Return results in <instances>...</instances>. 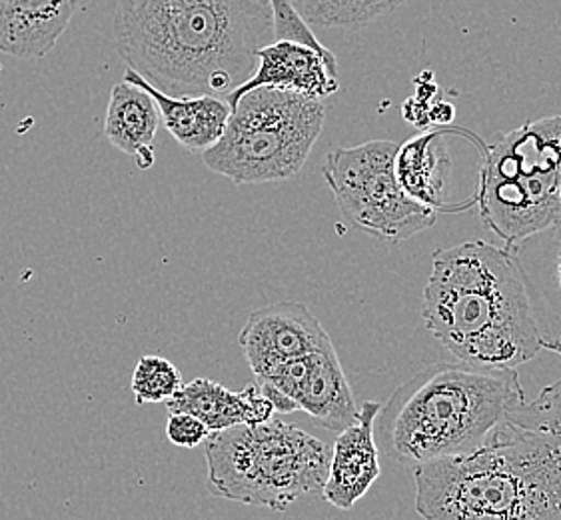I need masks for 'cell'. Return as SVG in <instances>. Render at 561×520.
Wrapping results in <instances>:
<instances>
[{"label":"cell","instance_id":"obj_24","mask_svg":"<svg viewBox=\"0 0 561 520\" xmlns=\"http://www.w3.org/2000/svg\"><path fill=\"white\" fill-rule=\"evenodd\" d=\"M456 116V109L451 102H436L430 106V125H446L448 126Z\"/></svg>","mask_w":561,"mask_h":520},{"label":"cell","instance_id":"obj_11","mask_svg":"<svg viewBox=\"0 0 561 520\" xmlns=\"http://www.w3.org/2000/svg\"><path fill=\"white\" fill-rule=\"evenodd\" d=\"M505 249L516 262L546 351L561 354V225Z\"/></svg>","mask_w":561,"mask_h":520},{"label":"cell","instance_id":"obj_16","mask_svg":"<svg viewBox=\"0 0 561 520\" xmlns=\"http://www.w3.org/2000/svg\"><path fill=\"white\" fill-rule=\"evenodd\" d=\"M167 405L169 415L184 412L203 420L210 432L230 429L237 425L259 427L274 419V408L268 398L260 393L259 385H248L240 393L198 376L182 385Z\"/></svg>","mask_w":561,"mask_h":520},{"label":"cell","instance_id":"obj_9","mask_svg":"<svg viewBox=\"0 0 561 520\" xmlns=\"http://www.w3.org/2000/svg\"><path fill=\"white\" fill-rule=\"evenodd\" d=\"M256 385L284 396L324 429L340 432L358 419L359 408L334 344L284 362L259 378Z\"/></svg>","mask_w":561,"mask_h":520},{"label":"cell","instance_id":"obj_12","mask_svg":"<svg viewBox=\"0 0 561 520\" xmlns=\"http://www.w3.org/2000/svg\"><path fill=\"white\" fill-rule=\"evenodd\" d=\"M259 67L250 79L232 92L226 102L232 104L242 94L254 89H276L296 92L310 99L322 101L340 89L337 82V60L334 55L325 57L310 46L294 41H276L262 46L259 53Z\"/></svg>","mask_w":561,"mask_h":520},{"label":"cell","instance_id":"obj_5","mask_svg":"<svg viewBox=\"0 0 561 520\" xmlns=\"http://www.w3.org/2000/svg\"><path fill=\"white\" fill-rule=\"evenodd\" d=\"M208 488L214 497L286 510L324 488L330 446L284 420L216 430L204 442Z\"/></svg>","mask_w":561,"mask_h":520},{"label":"cell","instance_id":"obj_1","mask_svg":"<svg viewBox=\"0 0 561 520\" xmlns=\"http://www.w3.org/2000/svg\"><path fill=\"white\" fill-rule=\"evenodd\" d=\"M124 63L170 97L228 99L274 36L270 0H116Z\"/></svg>","mask_w":561,"mask_h":520},{"label":"cell","instance_id":"obj_17","mask_svg":"<svg viewBox=\"0 0 561 520\" xmlns=\"http://www.w3.org/2000/svg\"><path fill=\"white\" fill-rule=\"evenodd\" d=\"M124 82L140 87L157 104L162 125L191 152H206L225 135L230 104L218 97H170L154 89L133 68H126Z\"/></svg>","mask_w":561,"mask_h":520},{"label":"cell","instance_id":"obj_10","mask_svg":"<svg viewBox=\"0 0 561 520\" xmlns=\"http://www.w3.org/2000/svg\"><path fill=\"white\" fill-rule=\"evenodd\" d=\"M238 344L259 381L284 362L322 351L334 342L308 306L284 301L250 313Z\"/></svg>","mask_w":561,"mask_h":520},{"label":"cell","instance_id":"obj_6","mask_svg":"<svg viewBox=\"0 0 561 520\" xmlns=\"http://www.w3.org/2000/svg\"><path fill=\"white\" fill-rule=\"evenodd\" d=\"M476 203L505 247L561 225L560 114L502 133L483 148Z\"/></svg>","mask_w":561,"mask_h":520},{"label":"cell","instance_id":"obj_7","mask_svg":"<svg viewBox=\"0 0 561 520\" xmlns=\"http://www.w3.org/2000/svg\"><path fill=\"white\" fill-rule=\"evenodd\" d=\"M324 121V102L318 99L254 89L230 104L225 135L204 152V165L234 184L293 179L322 135Z\"/></svg>","mask_w":561,"mask_h":520},{"label":"cell","instance_id":"obj_19","mask_svg":"<svg viewBox=\"0 0 561 520\" xmlns=\"http://www.w3.org/2000/svg\"><path fill=\"white\" fill-rule=\"evenodd\" d=\"M405 2L408 0H302L298 12L308 26L359 29Z\"/></svg>","mask_w":561,"mask_h":520},{"label":"cell","instance_id":"obj_13","mask_svg":"<svg viewBox=\"0 0 561 520\" xmlns=\"http://www.w3.org/2000/svg\"><path fill=\"white\" fill-rule=\"evenodd\" d=\"M380 408L376 400L364 403L356 422L337 434L322 488L325 500L336 509H352L380 476V451L374 437Z\"/></svg>","mask_w":561,"mask_h":520},{"label":"cell","instance_id":"obj_22","mask_svg":"<svg viewBox=\"0 0 561 520\" xmlns=\"http://www.w3.org/2000/svg\"><path fill=\"white\" fill-rule=\"evenodd\" d=\"M208 437H210V430L203 420H198L192 415H184V412L169 415L167 439L170 444L180 446V449H196L204 444Z\"/></svg>","mask_w":561,"mask_h":520},{"label":"cell","instance_id":"obj_15","mask_svg":"<svg viewBox=\"0 0 561 520\" xmlns=\"http://www.w3.org/2000/svg\"><path fill=\"white\" fill-rule=\"evenodd\" d=\"M79 9L80 0H0V53L46 57Z\"/></svg>","mask_w":561,"mask_h":520},{"label":"cell","instance_id":"obj_23","mask_svg":"<svg viewBox=\"0 0 561 520\" xmlns=\"http://www.w3.org/2000/svg\"><path fill=\"white\" fill-rule=\"evenodd\" d=\"M402 116H404V121L415 126L430 125V106L426 102L420 101L417 97H412L402 104Z\"/></svg>","mask_w":561,"mask_h":520},{"label":"cell","instance_id":"obj_21","mask_svg":"<svg viewBox=\"0 0 561 520\" xmlns=\"http://www.w3.org/2000/svg\"><path fill=\"white\" fill-rule=\"evenodd\" d=\"M272 12H274V38L276 41H294L314 48L325 57H332L334 53L328 50L316 36L314 31L304 23L298 9L294 7L293 0H270Z\"/></svg>","mask_w":561,"mask_h":520},{"label":"cell","instance_id":"obj_14","mask_svg":"<svg viewBox=\"0 0 561 520\" xmlns=\"http://www.w3.org/2000/svg\"><path fill=\"white\" fill-rule=\"evenodd\" d=\"M454 128H434L422 135H415L398 147L393 170L396 179L412 201L426 206L434 213H458L468 211L466 204L449 203V174H451V157H449L446 136Z\"/></svg>","mask_w":561,"mask_h":520},{"label":"cell","instance_id":"obj_2","mask_svg":"<svg viewBox=\"0 0 561 520\" xmlns=\"http://www.w3.org/2000/svg\"><path fill=\"white\" fill-rule=\"evenodd\" d=\"M422 317L456 359L512 369L546 351L516 262L483 240L432 255Z\"/></svg>","mask_w":561,"mask_h":520},{"label":"cell","instance_id":"obj_18","mask_svg":"<svg viewBox=\"0 0 561 520\" xmlns=\"http://www.w3.org/2000/svg\"><path fill=\"white\" fill-rule=\"evenodd\" d=\"M160 113L152 97L145 89L118 82L111 92V102L104 121V135L114 148L133 157L136 167L148 170L154 165V138Z\"/></svg>","mask_w":561,"mask_h":520},{"label":"cell","instance_id":"obj_4","mask_svg":"<svg viewBox=\"0 0 561 520\" xmlns=\"http://www.w3.org/2000/svg\"><path fill=\"white\" fill-rule=\"evenodd\" d=\"M524 403L512 369L436 362L396 388L374 437L390 461L415 468L478 451Z\"/></svg>","mask_w":561,"mask_h":520},{"label":"cell","instance_id":"obj_3","mask_svg":"<svg viewBox=\"0 0 561 520\" xmlns=\"http://www.w3.org/2000/svg\"><path fill=\"white\" fill-rule=\"evenodd\" d=\"M424 520H561L560 430L505 419L478 451L414 468Z\"/></svg>","mask_w":561,"mask_h":520},{"label":"cell","instance_id":"obj_20","mask_svg":"<svg viewBox=\"0 0 561 520\" xmlns=\"http://www.w3.org/2000/svg\"><path fill=\"white\" fill-rule=\"evenodd\" d=\"M182 385L184 381L174 362L157 354H148L138 361L133 373V383H130L136 405L169 403Z\"/></svg>","mask_w":561,"mask_h":520},{"label":"cell","instance_id":"obj_8","mask_svg":"<svg viewBox=\"0 0 561 520\" xmlns=\"http://www.w3.org/2000/svg\"><path fill=\"white\" fill-rule=\"evenodd\" d=\"M393 140H370L328 152L322 174L352 227L383 242H402L434 227L438 213L412 201L396 179Z\"/></svg>","mask_w":561,"mask_h":520}]
</instances>
